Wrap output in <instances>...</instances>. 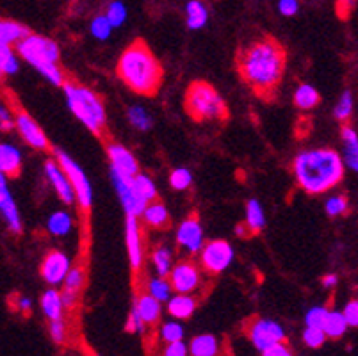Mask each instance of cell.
<instances>
[{
  "label": "cell",
  "mask_w": 358,
  "mask_h": 356,
  "mask_svg": "<svg viewBox=\"0 0 358 356\" xmlns=\"http://www.w3.org/2000/svg\"><path fill=\"white\" fill-rule=\"evenodd\" d=\"M164 356H187V348L182 341L169 342L168 348L164 349Z\"/></svg>",
  "instance_id": "52"
},
{
  "label": "cell",
  "mask_w": 358,
  "mask_h": 356,
  "mask_svg": "<svg viewBox=\"0 0 358 356\" xmlns=\"http://www.w3.org/2000/svg\"><path fill=\"white\" fill-rule=\"evenodd\" d=\"M87 282V260H79V262L71 266L70 273L64 278V289L61 292L63 296L64 308L75 310L79 306L80 298H83V290Z\"/></svg>",
  "instance_id": "11"
},
{
  "label": "cell",
  "mask_w": 358,
  "mask_h": 356,
  "mask_svg": "<svg viewBox=\"0 0 358 356\" xmlns=\"http://www.w3.org/2000/svg\"><path fill=\"white\" fill-rule=\"evenodd\" d=\"M191 182H193V176H191V173L184 168L175 169V171L171 173V176H169V184H171L173 189H177V191H185V189L191 185Z\"/></svg>",
  "instance_id": "40"
},
{
  "label": "cell",
  "mask_w": 358,
  "mask_h": 356,
  "mask_svg": "<svg viewBox=\"0 0 358 356\" xmlns=\"http://www.w3.org/2000/svg\"><path fill=\"white\" fill-rule=\"evenodd\" d=\"M278 9L282 15L285 16H294L299 9V2L298 0H280L278 2Z\"/></svg>",
  "instance_id": "51"
},
{
  "label": "cell",
  "mask_w": 358,
  "mask_h": 356,
  "mask_svg": "<svg viewBox=\"0 0 358 356\" xmlns=\"http://www.w3.org/2000/svg\"><path fill=\"white\" fill-rule=\"evenodd\" d=\"M16 50L29 64L41 71V75L50 80L55 86H63L66 77L59 64V47L40 34H29L16 45Z\"/></svg>",
  "instance_id": "5"
},
{
  "label": "cell",
  "mask_w": 358,
  "mask_h": 356,
  "mask_svg": "<svg viewBox=\"0 0 358 356\" xmlns=\"http://www.w3.org/2000/svg\"><path fill=\"white\" fill-rule=\"evenodd\" d=\"M13 308H20L24 313L31 312V301L27 298H20V296H16L15 303H13Z\"/></svg>",
  "instance_id": "54"
},
{
  "label": "cell",
  "mask_w": 358,
  "mask_h": 356,
  "mask_svg": "<svg viewBox=\"0 0 358 356\" xmlns=\"http://www.w3.org/2000/svg\"><path fill=\"white\" fill-rule=\"evenodd\" d=\"M350 208V204H348V198L344 194L331 196L330 200L327 201V212L330 218H338V215H344Z\"/></svg>",
  "instance_id": "38"
},
{
  "label": "cell",
  "mask_w": 358,
  "mask_h": 356,
  "mask_svg": "<svg viewBox=\"0 0 358 356\" xmlns=\"http://www.w3.org/2000/svg\"><path fill=\"white\" fill-rule=\"evenodd\" d=\"M171 283L168 282V280H164L161 276V278H155V280H150L148 282V292L154 296V298H157L159 301H166L169 296V292H171Z\"/></svg>",
  "instance_id": "37"
},
{
  "label": "cell",
  "mask_w": 358,
  "mask_h": 356,
  "mask_svg": "<svg viewBox=\"0 0 358 356\" xmlns=\"http://www.w3.org/2000/svg\"><path fill=\"white\" fill-rule=\"evenodd\" d=\"M324 339H327V333L323 328H314V326H307L303 333V341L308 348L317 349L324 344Z\"/></svg>",
  "instance_id": "39"
},
{
  "label": "cell",
  "mask_w": 358,
  "mask_h": 356,
  "mask_svg": "<svg viewBox=\"0 0 358 356\" xmlns=\"http://www.w3.org/2000/svg\"><path fill=\"white\" fill-rule=\"evenodd\" d=\"M116 73L129 90L141 97H155L164 80V68L143 39H136L123 50Z\"/></svg>",
  "instance_id": "2"
},
{
  "label": "cell",
  "mask_w": 358,
  "mask_h": 356,
  "mask_svg": "<svg viewBox=\"0 0 358 356\" xmlns=\"http://www.w3.org/2000/svg\"><path fill=\"white\" fill-rule=\"evenodd\" d=\"M262 356H294V355H292L291 348L285 344V341H282V342H276V344L269 346L268 349H264Z\"/></svg>",
  "instance_id": "49"
},
{
  "label": "cell",
  "mask_w": 358,
  "mask_h": 356,
  "mask_svg": "<svg viewBox=\"0 0 358 356\" xmlns=\"http://www.w3.org/2000/svg\"><path fill=\"white\" fill-rule=\"evenodd\" d=\"M71 228V218L64 212H55L48 221V230L54 235H64L68 234Z\"/></svg>",
  "instance_id": "35"
},
{
  "label": "cell",
  "mask_w": 358,
  "mask_h": 356,
  "mask_svg": "<svg viewBox=\"0 0 358 356\" xmlns=\"http://www.w3.org/2000/svg\"><path fill=\"white\" fill-rule=\"evenodd\" d=\"M106 16L110 20V24L115 25V27H118V25H122L127 18L125 6H123L122 2H110L109 8H107Z\"/></svg>",
  "instance_id": "42"
},
{
  "label": "cell",
  "mask_w": 358,
  "mask_h": 356,
  "mask_svg": "<svg viewBox=\"0 0 358 356\" xmlns=\"http://www.w3.org/2000/svg\"><path fill=\"white\" fill-rule=\"evenodd\" d=\"M70 259H68L66 255L57 250H52L45 255L40 271L45 282L50 283V285H55V283H61L66 278V274L70 273Z\"/></svg>",
  "instance_id": "17"
},
{
  "label": "cell",
  "mask_w": 358,
  "mask_h": 356,
  "mask_svg": "<svg viewBox=\"0 0 358 356\" xmlns=\"http://www.w3.org/2000/svg\"><path fill=\"white\" fill-rule=\"evenodd\" d=\"M110 176H113V182H115V187L118 191L120 200H122L123 208H125L127 215H143L146 208V201H143L141 198L136 192L134 185H132V178L122 175V173L110 169Z\"/></svg>",
  "instance_id": "12"
},
{
  "label": "cell",
  "mask_w": 358,
  "mask_h": 356,
  "mask_svg": "<svg viewBox=\"0 0 358 356\" xmlns=\"http://www.w3.org/2000/svg\"><path fill=\"white\" fill-rule=\"evenodd\" d=\"M264 225H266V220H264V212L260 208V204L257 200H250L248 207H246V223L239 225L236 230L241 237H250V235L262 232Z\"/></svg>",
  "instance_id": "20"
},
{
  "label": "cell",
  "mask_w": 358,
  "mask_h": 356,
  "mask_svg": "<svg viewBox=\"0 0 358 356\" xmlns=\"http://www.w3.org/2000/svg\"><path fill=\"white\" fill-rule=\"evenodd\" d=\"M132 185H134L139 198H141L143 201H146V204L157 200V189H155L154 182L150 180V176L138 173V175L132 178Z\"/></svg>",
  "instance_id": "32"
},
{
  "label": "cell",
  "mask_w": 358,
  "mask_h": 356,
  "mask_svg": "<svg viewBox=\"0 0 358 356\" xmlns=\"http://www.w3.org/2000/svg\"><path fill=\"white\" fill-rule=\"evenodd\" d=\"M0 70L2 75H11L18 70V64H16L15 54L11 50V45L0 43Z\"/></svg>",
  "instance_id": "34"
},
{
  "label": "cell",
  "mask_w": 358,
  "mask_h": 356,
  "mask_svg": "<svg viewBox=\"0 0 358 356\" xmlns=\"http://www.w3.org/2000/svg\"><path fill=\"white\" fill-rule=\"evenodd\" d=\"M113 27H115V25L110 24V20L107 18V16H96V18L93 20V24H91V32H93L95 38L107 39L110 31H113Z\"/></svg>",
  "instance_id": "41"
},
{
  "label": "cell",
  "mask_w": 358,
  "mask_h": 356,
  "mask_svg": "<svg viewBox=\"0 0 358 356\" xmlns=\"http://www.w3.org/2000/svg\"><path fill=\"white\" fill-rule=\"evenodd\" d=\"M8 176L2 175V180H0V208H2V214H4L6 221H8V227L13 234L20 235L22 234V221L20 214L16 211L15 200L11 198V192L8 191V182H6Z\"/></svg>",
  "instance_id": "19"
},
{
  "label": "cell",
  "mask_w": 358,
  "mask_h": 356,
  "mask_svg": "<svg viewBox=\"0 0 358 356\" xmlns=\"http://www.w3.org/2000/svg\"><path fill=\"white\" fill-rule=\"evenodd\" d=\"M63 87L71 113L77 116L79 122H83L87 127L90 132H93L102 141H106L107 116L102 97L93 90H90V87L75 83L71 78L64 80Z\"/></svg>",
  "instance_id": "4"
},
{
  "label": "cell",
  "mask_w": 358,
  "mask_h": 356,
  "mask_svg": "<svg viewBox=\"0 0 358 356\" xmlns=\"http://www.w3.org/2000/svg\"><path fill=\"white\" fill-rule=\"evenodd\" d=\"M45 173H47L50 184L54 185L57 196H59L64 204L71 205L75 200H77V196H75V191H73V185H71L70 178H68V175L64 173V169L61 168L59 162L52 161V159L50 161L45 162Z\"/></svg>",
  "instance_id": "18"
},
{
  "label": "cell",
  "mask_w": 358,
  "mask_h": 356,
  "mask_svg": "<svg viewBox=\"0 0 358 356\" xmlns=\"http://www.w3.org/2000/svg\"><path fill=\"white\" fill-rule=\"evenodd\" d=\"M129 116H130V122H132V125L138 127V129L146 130L150 127V118L146 116L145 111L139 109V107H136V109H130Z\"/></svg>",
  "instance_id": "47"
},
{
  "label": "cell",
  "mask_w": 358,
  "mask_h": 356,
  "mask_svg": "<svg viewBox=\"0 0 358 356\" xmlns=\"http://www.w3.org/2000/svg\"><path fill=\"white\" fill-rule=\"evenodd\" d=\"M337 282H338V278L335 276V274H327V276L323 278V285L327 287V289H331V287H335V285H337Z\"/></svg>",
  "instance_id": "55"
},
{
  "label": "cell",
  "mask_w": 358,
  "mask_h": 356,
  "mask_svg": "<svg viewBox=\"0 0 358 356\" xmlns=\"http://www.w3.org/2000/svg\"><path fill=\"white\" fill-rule=\"evenodd\" d=\"M0 169L8 178H18L22 173V157L15 146H0Z\"/></svg>",
  "instance_id": "23"
},
{
  "label": "cell",
  "mask_w": 358,
  "mask_h": 356,
  "mask_svg": "<svg viewBox=\"0 0 358 356\" xmlns=\"http://www.w3.org/2000/svg\"><path fill=\"white\" fill-rule=\"evenodd\" d=\"M29 34H32V32L15 20H2V24H0V43L18 45Z\"/></svg>",
  "instance_id": "24"
},
{
  "label": "cell",
  "mask_w": 358,
  "mask_h": 356,
  "mask_svg": "<svg viewBox=\"0 0 358 356\" xmlns=\"http://www.w3.org/2000/svg\"><path fill=\"white\" fill-rule=\"evenodd\" d=\"M319 102H321V97H319L315 87H312L310 84H301V86H298V90L294 93L296 107L303 111H310L315 109L319 106Z\"/></svg>",
  "instance_id": "28"
},
{
  "label": "cell",
  "mask_w": 358,
  "mask_h": 356,
  "mask_svg": "<svg viewBox=\"0 0 358 356\" xmlns=\"http://www.w3.org/2000/svg\"><path fill=\"white\" fill-rule=\"evenodd\" d=\"M145 326H146V322L143 321V318L139 315L138 310H136V308L132 310V312H130V315H129V321H127V326H125L127 332L143 333V332H145Z\"/></svg>",
  "instance_id": "46"
},
{
  "label": "cell",
  "mask_w": 358,
  "mask_h": 356,
  "mask_svg": "<svg viewBox=\"0 0 358 356\" xmlns=\"http://www.w3.org/2000/svg\"><path fill=\"white\" fill-rule=\"evenodd\" d=\"M348 321L344 312H328V318L324 321V333L330 339H341L348 329Z\"/></svg>",
  "instance_id": "31"
},
{
  "label": "cell",
  "mask_w": 358,
  "mask_h": 356,
  "mask_svg": "<svg viewBox=\"0 0 358 356\" xmlns=\"http://www.w3.org/2000/svg\"><path fill=\"white\" fill-rule=\"evenodd\" d=\"M152 260H154V266L157 269L159 276H168L173 269V260H171V251L166 250V248H159L154 255H152Z\"/></svg>",
  "instance_id": "33"
},
{
  "label": "cell",
  "mask_w": 358,
  "mask_h": 356,
  "mask_svg": "<svg viewBox=\"0 0 358 356\" xmlns=\"http://www.w3.org/2000/svg\"><path fill=\"white\" fill-rule=\"evenodd\" d=\"M294 176L299 187L308 194H321L344 178V162L335 150L319 148L299 153L294 159Z\"/></svg>",
  "instance_id": "3"
},
{
  "label": "cell",
  "mask_w": 358,
  "mask_h": 356,
  "mask_svg": "<svg viewBox=\"0 0 358 356\" xmlns=\"http://www.w3.org/2000/svg\"><path fill=\"white\" fill-rule=\"evenodd\" d=\"M185 13H187V25L191 29H201L207 24V18H209L207 6L201 0H189Z\"/></svg>",
  "instance_id": "30"
},
{
  "label": "cell",
  "mask_w": 358,
  "mask_h": 356,
  "mask_svg": "<svg viewBox=\"0 0 358 356\" xmlns=\"http://www.w3.org/2000/svg\"><path fill=\"white\" fill-rule=\"evenodd\" d=\"M177 243L180 248H185L189 253H196L203 248V230H201L200 218L196 212L189 214L182 221L177 232Z\"/></svg>",
  "instance_id": "14"
},
{
  "label": "cell",
  "mask_w": 358,
  "mask_h": 356,
  "mask_svg": "<svg viewBox=\"0 0 358 356\" xmlns=\"http://www.w3.org/2000/svg\"><path fill=\"white\" fill-rule=\"evenodd\" d=\"M353 113V97H351L350 91H344L341 100H338L337 107H335V118L338 122H348Z\"/></svg>",
  "instance_id": "36"
},
{
  "label": "cell",
  "mask_w": 358,
  "mask_h": 356,
  "mask_svg": "<svg viewBox=\"0 0 358 356\" xmlns=\"http://www.w3.org/2000/svg\"><path fill=\"white\" fill-rule=\"evenodd\" d=\"M41 306H43V312L50 321H55V319H61L63 315V296L57 290H47L41 298Z\"/></svg>",
  "instance_id": "27"
},
{
  "label": "cell",
  "mask_w": 358,
  "mask_h": 356,
  "mask_svg": "<svg viewBox=\"0 0 358 356\" xmlns=\"http://www.w3.org/2000/svg\"><path fill=\"white\" fill-rule=\"evenodd\" d=\"M143 218H145V223L148 227L157 228V230H166V228L171 227V218H169L168 208L159 200L150 201L146 205L145 212H143Z\"/></svg>",
  "instance_id": "22"
},
{
  "label": "cell",
  "mask_w": 358,
  "mask_h": 356,
  "mask_svg": "<svg viewBox=\"0 0 358 356\" xmlns=\"http://www.w3.org/2000/svg\"><path fill=\"white\" fill-rule=\"evenodd\" d=\"M236 66L243 80L260 100L273 102L284 80L287 50L271 36L244 45L236 54Z\"/></svg>",
  "instance_id": "1"
},
{
  "label": "cell",
  "mask_w": 358,
  "mask_h": 356,
  "mask_svg": "<svg viewBox=\"0 0 358 356\" xmlns=\"http://www.w3.org/2000/svg\"><path fill=\"white\" fill-rule=\"evenodd\" d=\"M6 94H9L13 100V113H15V123H16V130L20 132L22 139L27 143L29 146H32L34 150H40V152H48L54 153L55 150H52L50 141L47 139L45 132L41 130V127L34 122V118L20 106V104L16 102L15 94L13 91H6Z\"/></svg>",
  "instance_id": "8"
},
{
  "label": "cell",
  "mask_w": 358,
  "mask_h": 356,
  "mask_svg": "<svg viewBox=\"0 0 358 356\" xmlns=\"http://www.w3.org/2000/svg\"><path fill=\"white\" fill-rule=\"evenodd\" d=\"M48 329H50L52 341L57 342V344H64V342H66V325L63 322V319H55V321H50Z\"/></svg>",
  "instance_id": "44"
},
{
  "label": "cell",
  "mask_w": 358,
  "mask_h": 356,
  "mask_svg": "<svg viewBox=\"0 0 358 356\" xmlns=\"http://www.w3.org/2000/svg\"><path fill=\"white\" fill-rule=\"evenodd\" d=\"M13 127H16V123H15V120L9 116L8 107L4 106L2 109H0V129H2V132H9Z\"/></svg>",
  "instance_id": "53"
},
{
  "label": "cell",
  "mask_w": 358,
  "mask_h": 356,
  "mask_svg": "<svg viewBox=\"0 0 358 356\" xmlns=\"http://www.w3.org/2000/svg\"><path fill=\"white\" fill-rule=\"evenodd\" d=\"M125 243H127V250H129L130 267H132L134 276H138V273L143 267V237H141V227H139L138 215H127Z\"/></svg>",
  "instance_id": "13"
},
{
  "label": "cell",
  "mask_w": 358,
  "mask_h": 356,
  "mask_svg": "<svg viewBox=\"0 0 358 356\" xmlns=\"http://www.w3.org/2000/svg\"><path fill=\"white\" fill-rule=\"evenodd\" d=\"M103 145H106L107 157H109L110 166H113L115 171L122 173V175L129 176V178H134V176L138 175L139 173L138 161H136V157L132 155L125 146L118 145V143L115 141H109V139H106Z\"/></svg>",
  "instance_id": "16"
},
{
  "label": "cell",
  "mask_w": 358,
  "mask_h": 356,
  "mask_svg": "<svg viewBox=\"0 0 358 356\" xmlns=\"http://www.w3.org/2000/svg\"><path fill=\"white\" fill-rule=\"evenodd\" d=\"M55 161L59 162L61 168L64 169V173L70 178L71 185H73L75 196H77V204H79L80 218L84 221V228H86V234L90 235V214H91V205H93V192H91L90 180L86 178V173L83 171L77 162L71 159L70 155H66L61 150H55L54 152Z\"/></svg>",
  "instance_id": "7"
},
{
  "label": "cell",
  "mask_w": 358,
  "mask_h": 356,
  "mask_svg": "<svg viewBox=\"0 0 358 356\" xmlns=\"http://www.w3.org/2000/svg\"><path fill=\"white\" fill-rule=\"evenodd\" d=\"M244 332H246L250 341L253 342V346L257 349H260V351L268 349L269 346L276 344V342L285 341V333L282 329V326L276 325L275 321H269V319H248L246 325H244Z\"/></svg>",
  "instance_id": "9"
},
{
  "label": "cell",
  "mask_w": 358,
  "mask_h": 356,
  "mask_svg": "<svg viewBox=\"0 0 358 356\" xmlns=\"http://www.w3.org/2000/svg\"><path fill=\"white\" fill-rule=\"evenodd\" d=\"M344 315H346L348 325L353 326V328H358V299H353L346 305L344 308Z\"/></svg>",
  "instance_id": "50"
},
{
  "label": "cell",
  "mask_w": 358,
  "mask_h": 356,
  "mask_svg": "<svg viewBox=\"0 0 358 356\" xmlns=\"http://www.w3.org/2000/svg\"><path fill=\"white\" fill-rule=\"evenodd\" d=\"M90 356H99V355H95V353H90Z\"/></svg>",
  "instance_id": "56"
},
{
  "label": "cell",
  "mask_w": 358,
  "mask_h": 356,
  "mask_svg": "<svg viewBox=\"0 0 358 356\" xmlns=\"http://www.w3.org/2000/svg\"><path fill=\"white\" fill-rule=\"evenodd\" d=\"M134 305V308L138 310L146 326L157 325L159 318H161V301L157 298H154L150 292L139 294V296H136Z\"/></svg>",
  "instance_id": "21"
},
{
  "label": "cell",
  "mask_w": 358,
  "mask_h": 356,
  "mask_svg": "<svg viewBox=\"0 0 358 356\" xmlns=\"http://www.w3.org/2000/svg\"><path fill=\"white\" fill-rule=\"evenodd\" d=\"M330 310L327 306H315L307 313V326H314V328H324V321L328 318Z\"/></svg>",
  "instance_id": "43"
},
{
  "label": "cell",
  "mask_w": 358,
  "mask_h": 356,
  "mask_svg": "<svg viewBox=\"0 0 358 356\" xmlns=\"http://www.w3.org/2000/svg\"><path fill=\"white\" fill-rule=\"evenodd\" d=\"M196 308V301L191 298L189 294H178L175 298L169 299L168 312L175 319H189Z\"/></svg>",
  "instance_id": "25"
},
{
  "label": "cell",
  "mask_w": 358,
  "mask_h": 356,
  "mask_svg": "<svg viewBox=\"0 0 358 356\" xmlns=\"http://www.w3.org/2000/svg\"><path fill=\"white\" fill-rule=\"evenodd\" d=\"M184 107L185 113L198 123L210 122V120H216V122L229 120V107L224 100L220 97L216 87L203 80H196L187 87Z\"/></svg>",
  "instance_id": "6"
},
{
  "label": "cell",
  "mask_w": 358,
  "mask_h": 356,
  "mask_svg": "<svg viewBox=\"0 0 358 356\" xmlns=\"http://www.w3.org/2000/svg\"><path fill=\"white\" fill-rule=\"evenodd\" d=\"M191 356H220V346L213 335H200L189 346Z\"/></svg>",
  "instance_id": "29"
},
{
  "label": "cell",
  "mask_w": 358,
  "mask_h": 356,
  "mask_svg": "<svg viewBox=\"0 0 358 356\" xmlns=\"http://www.w3.org/2000/svg\"><path fill=\"white\" fill-rule=\"evenodd\" d=\"M343 141H344V157L346 164L353 171L358 173V134L351 127H343Z\"/></svg>",
  "instance_id": "26"
},
{
  "label": "cell",
  "mask_w": 358,
  "mask_h": 356,
  "mask_svg": "<svg viewBox=\"0 0 358 356\" xmlns=\"http://www.w3.org/2000/svg\"><path fill=\"white\" fill-rule=\"evenodd\" d=\"M358 0H335V9H337V16L343 20H348L351 13L357 8Z\"/></svg>",
  "instance_id": "48"
},
{
  "label": "cell",
  "mask_w": 358,
  "mask_h": 356,
  "mask_svg": "<svg viewBox=\"0 0 358 356\" xmlns=\"http://www.w3.org/2000/svg\"><path fill=\"white\" fill-rule=\"evenodd\" d=\"M234 250L227 241H210L201 248V266L207 273L220 274L232 264Z\"/></svg>",
  "instance_id": "10"
},
{
  "label": "cell",
  "mask_w": 358,
  "mask_h": 356,
  "mask_svg": "<svg viewBox=\"0 0 358 356\" xmlns=\"http://www.w3.org/2000/svg\"><path fill=\"white\" fill-rule=\"evenodd\" d=\"M182 337H184V329H182L180 325H177V322H168V325L162 326V339H164L166 342H177V341H182Z\"/></svg>",
  "instance_id": "45"
},
{
  "label": "cell",
  "mask_w": 358,
  "mask_h": 356,
  "mask_svg": "<svg viewBox=\"0 0 358 356\" xmlns=\"http://www.w3.org/2000/svg\"><path fill=\"white\" fill-rule=\"evenodd\" d=\"M200 269L187 260L177 264L169 273V283L178 294H189L196 290L200 285Z\"/></svg>",
  "instance_id": "15"
}]
</instances>
